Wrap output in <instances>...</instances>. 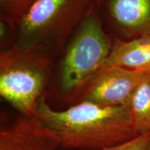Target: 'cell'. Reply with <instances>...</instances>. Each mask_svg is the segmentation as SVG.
Listing matches in <instances>:
<instances>
[{
	"label": "cell",
	"instance_id": "obj_1",
	"mask_svg": "<svg viewBox=\"0 0 150 150\" xmlns=\"http://www.w3.org/2000/svg\"><path fill=\"white\" fill-rule=\"evenodd\" d=\"M70 150H98L138 136L126 106H103L90 102L72 104L63 110L52 109L46 95L39 101L35 115Z\"/></svg>",
	"mask_w": 150,
	"mask_h": 150
},
{
	"label": "cell",
	"instance_id": "obj_2",
	"mask_svg": "<svg viewBox=\"0 0 150 150\" xmlns=\"http://www.w3.org/2000/svg\"><path fill=\"white\" fill-rule=\"evenodd\" d=\"M55 61L33 46L0 50V95L21 115L35 116L53 77Z\"/></svg>",
	"mask_w": 150,
	"mask_h": 150
},
{
	"label": "cell",
	"instance_id": "obj_3",
	"mask_svg": "<svg viewBox=\"0 0 150 150\" xmlns=\"http://www.w3.org/2000/svg\"><path fill=\"white\" fill-rule=\"evenodd\" d=\"M94 0H36L16 23L17 43L56 62Z\"/></svg>",
	"mask_w": 150,
	"mask_h": 150
},
{
	"label": "cell",
	"instance_id": "obj_4",
	"mask_svg": "<svg viewBox=\"0 0 150 150\" xmlns=\"http://www.w3.org/2000/svg\"><path fill=\"white\" fill-rule=\"evenodd\" d=\"M112 45L93 4L55 62L58 88L64 99L104 66Z\"/></svg>",
	"mask_w": 150,
	"mask_h": 150
},
{
	"label": "cell",
	"instance_id": "obj_5",
	"mask_svg": "<svg viewBox=\"0 0 150 150\" xmlns=\"http://www.w3.org/2000/svg\"><path fill=\"white\" fill-rule=\"evenodd\" d=\"M145 73L117 66H103L65 100L72 104L90 102L103 106H125Z\"/></svg>",
	"mask_w": 150,
	"mask_h": 150
},
{
	"label": "cell",
	"instance_id": "obj_6",
	"mask_svg": "<svg viewBox=\"0 0 150 150\" xmlns=\"http://www.w3.org/2000/svg\"><path fill=\"white\" fill-rule=\"evenodd\" d=\"M105 32L127 41L150 33V0H94Z\"/></svg>",
	"mask_w": 150,
	"mask_h": 150
},
{
	"label": "cell",
	"instance_id": "obj_7",
	"mask_svg": "<svg viewBox=\"0 0 150 150\" xmlns=\"http://www.w3.org/2000/svg\"><path fill=\"white\" fill-rule=\"evenodd\" d=\"M104 66L150 72V33L127 41L113 39L111 53Z\"/></svg>",
	"mask_w": 150,
	"mask_h": 150
},
{
	"label": "cell",
	"instance_id": "obj_8",
	"mask_svg": "<svg viewBox=\"0 0 150 150\" xmlns=\"http://www.w3.org/2000/svg\"><path fill=\"white\" fill-rule=\"evenodd\" d=\"M136 134L150 133V72H146L125 106Z\"/></svg>",
	"mask_w": 150,
	"mask_h": 150
},
{
	"label": "cell",
	"instance_id": "obj_9",
	"mask_svg": "<svg viewBox=\"0 0 150 150\" xmlns=\"http://www.w3.org/2000/svg\"><path fill=\"white\" fill-rule=\"evenodd\" d=\"M36 0H0V19L17 23Z\"/></svg>",
	"mask_w": 150,
	"mask_h": 150
},
{
	"label": "cell",
	"instance_id": "obj_10",
	"mask_svg": "<svg viewBox=\"0 0 150 150\" xmlns=\"http://www.w3.org/2000/svg\"><path fill=\"white\" fill-rule=\"evenodd\" d=\"M16 43V23L5 19H0V50L10 48Z\"/></svg>",
	"mask_w": 150,
	"mask_h": 150
},
{
	"label": "cell",
	"instance_id": "obj_11",
	"mask_svg": "<svg viewBox=\"0 0 150 150\" xmlns=\"http://www.w3.org/2000/svg\"><path fill=\"white\" fill-rule=\"evenodd\" d=\"M150 142V133L138 135L123 143L98 150H146Z\"/></svg>",
	"mask_w": 150,
	"mask_h": 150
},
{
	"label": "cell",
	"instance_id": "obj_12",
	"mask_svg": "<svg viewBox=\"0 0 150 150\" xmlns=\"http://www.w3.org/2000/svg\"><path fill=\"white\" fill-rule=\"evenodd\" d=\"M146 150H150V142L149 143V145H148L147 147V149Z\"/></svg>",
	"mask_w": 150,
	"mask_h": 150
}]
</instances>
